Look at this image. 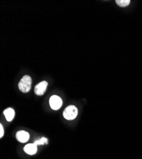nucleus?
<instances>
[{
	"label": "nucleus",
	"mask_w": 142,
	"mask_h": 159,
	"mask_svg": "<svg viewBox=\"0 0 142 159\" xmlns=\"http://www.w3.org/2000/svg\"><path fill=\"white\" fill-rule=\"evenodd\" d=\"M31 78L28 75H25L19 82L18 87L21 92H24V93H27V92H28L31 89Z\"/></svg>",
	"instance_id": "1"
},
{
	"label": "nucleus",
	"mask_w": 142,
	"mask_h": 159,
	"mask_svg": "<svg viewBox=\"0 0 142 159\" xmlns=\"http://www.w3.org/2000/svg\"><path fill=\"white\" fill-rule=\"evenodd\" d=\"M77 115H78V110L73 105L69 106L63 111V116L68 120H73L76 117Z\"/></svg>",
	"instance_id": "2"
},
{
	"label": "nucleus",
	"mask_w": 142,
	"mask_h": 159,
	"mask_svg": "<svg viewBox=\"0 0 142 159\" xmlns=\"http://www.w3.org/2000/svg\"><path fill=\"white\" fill-rule=\"evenodd\" d=\"M49 104L51 108L54 110H57L62 107V101L57 96H53L49 100Z\"/></svg>",
	"instance_id": "3"
},
{
	"label": "nucleus",
	"mask_w": 142,
	"mask_h": 159,
	"mask_svg": "<svg viewBox=\"0 0 142 159\" xmlns=\"http://www.w3.org/2000/svg\"><path fill=\"white\" fill-rule=\"evenodd\" d=\"M48 83L46 81L42 82L36 85L34 87V93L37 96H42L46 91Z\"/></svg>",
	"instance_id": "4"
},
{
	"label": "nucleus",
	"mask_w": 142,
	"mask_h": 159,
	"mask_svg": "<svg viewBox=\"0 0 142 159\" xmlns=\"http://www.w3.org/2000/svg\"><path fill=\"white\" fill-rule=\"evenodd\" d=\"M16 138L21 143H25L29 140L30 134L27 132L21 130L17 132V133L16 134Z\"/></svg>",
	"instance_id": "5"
},
{
	"label": "nucleus",
	"mask_w": 142,
	"mask_h": 159,
	"mask_svg": "<svg viewBox=\"0 0 142 159\" xmlns=\"http://www.w3.org/2000/svg\"><path fill=\"white\" fill-rule=\"evenodd\" d=\"M24 150L28 155H34L37 152V145L34 143L26 144L24 148Z\"/></svg>",
	"instance_id": "6"
},
{
	"label": "nucleus",
	"mask_w": 142,
	"mask_h": 159,
	"mask_svg": "<svg viewBox=\"0 0 142 159\" xmlns=\"http://www.w3.org/2000/svg\"><path fill=\"white\" fill-rule=\"evenodd\" d=\"M3 114L8 122H11L15 116V111L14 109L8 108L3 111Z\"/></svg>",
	"instance_id": "7"
},
{
	"label": "nucleus",
	"mask_w": 142,
	"mask_h": 159,
	"mask_svg": "<svg viewBox=\"0 0 142 159\" xmlns=\"http://www.w3.org/2000/svg\"><path fill=\"white\" fill-rule=\"evenodd\" d=\"M115 2L121 7H126L130 5L131 2L130 0H117Z\"/></svg>",
	"instance_id": "8"
},
{
	"label": "nucleus",
	"mask_w": 142,
	"mask_h": 159,
	"mask_svg": "<svg viewBox=\"0 0 142 159\" xmlns=\"http://www.w3.org/2000/svg\"><path fill=\"white\" fill-rule=\"evenodd\" d=\"M35 144L38 145H44L45 144H47L48 143V139L45 138H42L41 139H39L38 141H35L34 143Z\"/></svg>",
	"instance_id": "9"
},
{
	"label": "nucleus",
	"mask_w": 142,
	"mask_h": 159,
	"mask_svg": "<svg viewBox=\"0 0 142 159\" xmlns=\"http://www.w3.org/2000/svg\"><path fill=\"white\" fill-rule=\"evenodd\" d=\"M4 135V129L2 124H0V138H2Z\"/></svg>",
	"instance_id": "10"
}]
</instances>
